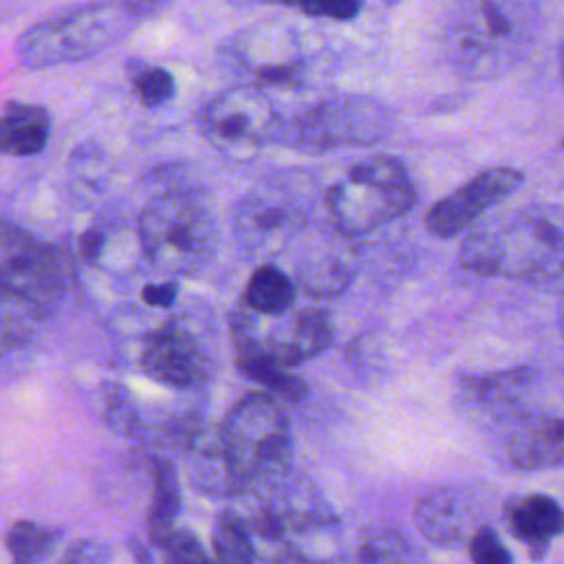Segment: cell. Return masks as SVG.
<instances>
[{"mask_svg": "<svg viewBox=\"0 0 564 564\" xmlns=\"http://www.w3.org/2000/svg\"><path fill=\"white\" fill-rule=\"evenodd\" d=\"M227 68L240 84L269 95L302 93L330 75V55L315 31L284 22L267 20L242 29L225 48Z\"/></svg>", "mask_w": 564, "mask_h": 564, "instance_id": "6da1fadb", "label": "cell"}, {"mask_svg": "<svg viewBox=\"0 0 564 564\" xmlns=\"http://www.w3.org/2000/svg\"><path fill=\"white\" fill-rule=\"evenodd\" d=\"M533 0H458L447 24V51L456 68L491 77L527 53L535 33Z\"/></svg>", "mask_w": 564, "mask_h": 564, "instance_id": "7a4b0ae2", "label": "cell"}, {"mask_svg": "<svg viewBox=\"0 0 564 564\" xmlns=\"http://www.w3.org/2000/svg\"><path fill=\"white\" fill-rule=\"evenodd\" d=\"M416 203V189L394 156H372L350 165L324 194L326 212L344 236L368 234Z\"/></svg>", "mask_w": 564, "mask_h": 564, "instance_id": "3957f363", "label": "cell"}, {"mask_svg": "<svg viewBox=\"0 0 564 564\" xmlns=\"http://www.w3.org/2000/svg\"><path fill=\"white\" fill-rule=\"evenodd\" d=\"M225 458L240 482L282 478L293 458V438L280 403L267 392L245 394L218 430Z\"/></svg>", "mask_w": 564, "mask_h": 564, "instance_id": "277c9868", "label": "cell"}, {"mask_svg": "<svg viewBox=\"0 0 564 564\" xmlns=\"http://www.w3.org/2000/svg\"><path fill=\"white\" fill-rule=\"evenodd\" d=\"M218 229L212 212L189 194L156 196L139 216L145 258L170 273H194L214 253Z\"/></svg>", "mask_w": 564, "mask_h": 564, "instance_id": "5b68a950", "label": "cell"}, {"mask_svg": "<svg viewBox=\"0 0 564 564\" xmlns=\"http://www.w3.org/2000/svg\"><path fill=\"white\" fill-rule=\"evenodd\" d=\"M128 11L115 2H95L48 18L18 40V55L31 68L68 64L115 44L128 29Z\"/></svg>", "mask_w": 564, "mask_h": 564, "instance_id": "8992f818", "label": "cell"}, {"mask_svg": "<svg viewBox=\"0 0 564 564\" xmlns=\"http://www.w3.org/2000/svg\"><path fill=\"white\" fill-rule=\"evenodd\" d=\"M66 258L15 225L0 220V302L22 306L44 319L66 282Z\"/></svg>", "mask_w": 564, "mask_h": 564, "instance_id": "52a82bcc", "label": "cell"}, {"mask_svg": "<svg viewBox=\"0 0 564 564\" xmlns=\"http://www.w3.org/2000/svg\"><path fill=\"white\" fill-rule=\"evenodd\" d=\"M390 110L370 97H330L304 110L286 130V143L306 154L377 143L390 130Z\"/></svg>", "mask_w": 564, "mask_h": 564, "instance_id": "ba28073f", "label": "cell"}, {"mask_svg": "<svg viewBox=\"0 0 564 564\" xmlns=\"http://www.w3.org/2000/svg\"><path fill=\"white\" fill-rule=\"evenodd\" d=\"M200 128L225 156L249 159L280 134L282 119L267 93L238 84L209 99L200 115Z\"/></svg>", "mask_w": 564, "mask_h": 564, "instance_id": "9c48e42d", "label": "cell"}, {"mask_svg": "<svg viewBox=\"0 0 564 564\" xmlns=\"http://www.w3.org/2000/svg\"><path fill=\"white\" fill-rule=\"evenodd\" d=\"M308 218L302 178L280 174L253 187L236 207L234 231L251 253H275L300 234Z\"/></svg>", "mask_w": 564, "mask_h": 564, "instance_id": "30bf717a", "label": "cell"}, {"mask_svg": "<svg viewBox=\"0 0 564 564\" xmlns=\"http://www.w3.org/2000/svg\"><path fill=\"white\" fill-rule=\"evenodd\" d=\"M500 273L551 278L560 273L562 223L555 209H524L505 231H494Z\"/></svg>", "mask_w": 564, "mask_h": 564, "instance_id": "8fae6325", "label": "cell"}, {"mask_svg": "<svg viewBox=\"0 0 564 564\" xmlns=\"http://www.w3.org/2000/svg\"><path fill=\"white\" fill-rule=\"evenodd\" d=\"M522 172L513 167H491L467 181L463 187L441 198L425 216L427 229L436 238L463 234L489 207L511 196L522 185Z\"/></svg>", "mask_w": 564, "mask_h": 564, "instance_id": "7c38bea8", "label": "cell"}, {"mask_svg": "<svg viewBox=\"0 0 564 564\" xmlns=\"http://www.w3.org/2000/svg\"><path fill=\"white\" fill-rule=\"evenodd\" d=\"M141 368L170 388H194L207 377V359L187 328L170 322L145 339Z\"/></svg>", "mask_w": 564, "mask_h": 564, "instance_id": "4fadbf2b", "label": "cell"}, {"mask_svg": "<svg viewBox=\"0 0 564 564\" xmlns=\"http://www.w3.org/2000/svg\"><path fill=\"white\" fill-rule=\"evenodd\" d=\"M414 522L427 542L443 549L467 544L476 529L469 505L452 487L434 489L421 498L414 509Z\"/></svg>", "mask_w": 564, "mask_h": 564, "instance_id": "5bb4252c", "label": "cell"}, {"mask_svg": "<svg viewBox=\"0 0 564 564\" xmlns=\"http://www.w3.org/2000/svg\"><path fill=\"white\" fill-rule=\"evenodd\" d=\"M520 469L560 467L564 458V425L560 416H524L507 445Z\"/></svg>", "mask_w": 564, "mask_h": 564, "instance_id": "9a60e30c", "label": "cell"}, {"mask_svg": "<svg viewBox=\"0 0 564 564\" xmlns=\"http://www.w3.org/2000/svg\"><path fill=\"white\" fill-rule=\"evenodd\" d=\"M236 366L247 379L289 401H300L308 394V386L300 377L291 375L284 366H280L269 355L264 344H260L242 326H236Z\"/></svg>", "mask_w": 564, "mask_h": 564, "instance_id": "2e32d148", "label": "cell"}, {"mask_svg": "<svg viewBox=\"0 0 564 564\" xmlns=\"http://www.w3.org/2000/svg\"><path fill=\"white\" fill-rule=\"evenodd\" d=\"M531 383L533 372L529 368H516L487 377H471L465 381L463 394L478 412L494 419H509L522 410Z\"/></svg>", "mask_w": 564, "mask_h": 564, "instance_id": "e0dca14e", "label": "cell"}, {"mask_svg": "<svg viewBox=\"0 0 564 564\" xmlns=\"http://www.w3.org/2000/svg\"><path fill=\"white\" fill-rule=\"evenodd\" d=\"M505 520L509 531L540 553L562 533L564 516L560 505L549 496H524L507 505Z\"/></svg>", "mask_w": 564, "mask_h": 564, "instance_id": "ac0fdd59", "label": "cell"}, {"mask_svg": "<svg viewBox=\"0 0 564 564\" xmlns=\"http://www.w3.org/2000/svg\"><path fill=\"white\" fill-rule=\"evenodd\" d=\"M51 119L42 106L9 101L0 117V154L33 156L46 148Z\"/></svg>", "mask_w": 564, "mask_h": 564, "instance_id": "d6986e66", "label": "cell"}, {"mask_svg": "<svg viewBox=\"0 0 564 564\" xmlns=\"http://www.w3.org/2000/svg\"><path fill=\"white\" fill-rule=\"evenodd\" d=\"M333 341V324L326 311L304 308L295 315L289 339L264 344L269 355L284 368L324 352Z\"/></svg>", "mask_w": 564, "mask_h": 564, "instance_id": "ffe728a7", "label": "cell"}, {"mask_svg": "<svg viewBox=\"0 0 564 564\" xmlns=\"http://www.w3.org/2000/svg\"><path fill=\"white\" fill-rule=\"evenodd\" d=\"M189 445V480L209 496H227L242 485L231 471L218 432H198L187 436Z\"/></svg>", "mask_w": 564, "mask_h": 564, "instance_id": "44dd1931", "label": "cell"}, {"mask_svg": "<svg viewBox=\"0 0 564 564\" xmlns=\"http://www.w3.org/2000/svg\"><path fill=\"white\" fill-rule=\"evenodd\" d=\"M181 511V491L176 467L167 458L152 460V507L148 516L152 546L174 529V518Z\"/></svg>", "mask_w": 564, "mask_h": 564, "instance_id": "7402d4cb", "label": "cell"}, {"mask_svg": "<svg viewBox=\"0 0 564 564\" xmlns=\"http://www.w3.org/2000/svg\"><path fill=\"white\" fill-rule=\"evenodd\" d=\"M352 256L350 253H319V258H308L302 267L297 264V282L306 293L330 297L341 293L352 280Z\"/></svg>", "mask_w": 564, "mask_h": 564, "instance_id": "603a6c76", "label": "cell"}, {"mask_svg": "<svg viewBox=\"0 0 564 564\" xmlns=\"http://www.w3.org/2000/svg\"><path fill=\"white\" fill-rule=\"evenodd\" d=\"M293 300H295V289L291 280L273 264L258 267L245 289L247 306L264 315L284 313L286 308H291Z\"/></svg>", "mask_w": 564, "mask_h": 564, "instance_id": "cb8c5ba5", "label": "cell"}, {"mask_svg": "<svg viewBox=\"0 0 564 564\" xmlns=\"http://www.w3.org/2000/svg\"><path fill=\"white\" fill-rule=\"evenodd\" d=\"M352 564H421V557L399 531L379 529L364 535Z\"/></svg>", "mask_w": 564, "mask_h": 564, "instance_id": "d4e9b609", "label": "cell"}, {"mask_svg": "<svg viewBox=\"0 0 564 564\" xmlns=\"http://www.w3.org/2000/svg\"><path fill=\"white\" fill-rule=\"evenodd\" d=\"M212 540L218 564H253L256 551L238 513H220Z\"/></svg>", "mask_w": 564, "mask_h": 564, "instance_id": "484cf974", "label": "cell"}, {"mask_svg": "<svg viewBox=\"0 0 564 564\" xmlns=\"http://www.w3.org/2000/svg\"><path fill=\"white\" fill-rule=\"evenodd\" d=\"M57 531L40 527L31 520H18L7 533V549L15 564H37L55 546Z\"/></svg>", "mask_w": 564, "mask_h": 564, "instance_id": "4316f807", "label": "cell"}, {"mask_svg": "<svg viewBox=\"0 0 564 564\" xmlns=\"http://www.w3.org/2000/svg\"><path fill=\"white\" fill-rule=\"evenodd\" d=\"M460 264L467 271L478 275H498L500 273V253L494 229H482L469 234L460 249Z\"/></svg>", "mask_w": 564, "mask_h": 564, "instance_id": "83f0119b", "label": "cell"}, {"mask_svg": "<svg viewBox=\"0 0 564 564\" xmlns=\"http://www.w3.org/2000/svg\"><path fill=\"white\" fill-rule=\"evenodd\" d=\"M132 88L139 97V101L148 108H159L167 104L174 93V77L161 68V66H141L132 73Z\"/></svg>", "mask_w": 564, "mask_h": 564, "instance_id": "f1b7e54d", "label": "cell"}, {"mask_svg": "<svg viewBox=\"0 0 564 564\" xmlns=\"http://www.w3.org/2000/svg\"><path fill=\"white\" fill-rule=\"evenodd\" d=\"M154 546L163 553V564H209L205 549L189 531L170 529Z\"/></svg>", "mask_w": 564, "mask_h": 564, "instance_id": "f546056e", "label": "cell"}, {"mask_svg": "<svg viewBox=\"0 0 564 564\" xmlns=\"http://www.w3.org/2000/svg\"><path fill=\"white\" fill-rule=\"evenodd\" d=\"M469 557L474 564H513L511 553L489 524H480L467 540Z\"/></svg>", "mask_w": 564, "mask_h": 564, "instance_id": "4dcf8cb0", "label": "cell"}, {"mask_svg": "<svg viewBox=\"0 0 564 564\" xmlns=\"http://www.w3.org/2000/svg\"><path fill=\"white\" fill-rule=\"evenodd\" d=\"M35 322H40V317H35L33 313L20 306L0 302V352L24 341L31 335V328Z\"/></svg>", "mask_w": 564, "mask_h": 564, "instance_id": "1f68e13d", "label": "cell"}, {"mask_svg": "<svg viewBox=\"0 0 564 564\" xmlns=\"http://www.w3.org/2000/svg\"><path fill=\"white\" fill-rule=\"evenodd\" d=\"M297 9H302V13L313 18H330V20L346 22L359 13L361 2L359 0H297Z\"/></svg>", "mask_w": 564, "mask_h": 564, "instance_id": "d6a6232c", "label": "cell"}, {"mask_svg": "<svg viewBox=\"0 0 564 564\" xmlns=\"http://www.w3.org/2000/svg\"><path fill=\"white\" fill-rule=\"evenodd\" d=\"M110 549L97 540H79L66 549L59 564H106Z\"/></svg>", "mask_w": 564, "mask_h": 564, "instance_id": "836d02e7", "label": "cell"}, {"mask_svg": "<svg viewBox=\"0 0 564 564\" xmlns=\"http://www.w3.org/2000/svg\"><path fill=\"white\" fill-rule=\"evenodd\" d=\"M108 421L112 427L128 432L130 427H134V410L130 408L126 394H121L119 388H115V394H108Z\"/></svg>", "mask_w": 564, "mask_h": 564, "instance_id": "e575fe53", "label": "cell"}, {"mask_svg": "<svg viewBox=\"0 0 564 564\" xmlns=\"http://www.w3.org/2000/svg\"><path fill=\"white\" fill-rule=\"evenodd\" d=\"M176 282H163V284H145L141 291V297L148 306H159V308H167L174 304L176 300Z\"/></svg>", "mask_w": 564, "mask_h": 564, "instance_id": "d590c367", "label": "cell"}, {"mask_svg": "<svg viewBox=\"0 0 564 564\" xmlns=\"http://www.w3.org/2000/svg\"><path fill=\"white\" fill-rule=\"evenodd\" d=\"M106 245V234L99 227H90L79 238V253L84 260L95 262L101 256V249Z\"/></svg>", "mask_w": 564, "mask_h": 564, "instance_id": "8d00e7d4", "label": "cell"}, {"mask_svg": "<svg viewBox=\"0 0 564 564\" xmlns=\"http://www.w3.org/2000/svg\"><path fill=\"white\" fill-rule=\"evenodd\" d=\"M167 0H121L119 4L128 11L130 18H145L159 11Z\"/></svg>", "mask_w": 564, "mask_h": 564, "instance_id": "74e56055", "label": "cell"}, {"mask_svg": "<svg viewBox=\"0 0 564 564\" xmlns=\"http://www.w3.org/2000/svg\"><path fill=\"white\" fill-rule=\"evenodd\" d=\"M130 549H132V555H134V562H137V564H156V562L152 560V555L148 553V549H145L139 540H132V542H130Z\"/></svg>", "mask_w": 564, "mask_h": 564, "instance_id": "f35d334b", "label": "cell"}, {"mask_svg": "<svg viewBox=\"0 0 564 564\" xmlns=\"http://www.w3.org/2000/svg\"><path fill=\"white\" fill-rule=\"evenodd\" d=\"M258 2H280V4H293V7H297V0H258Z\"/></svg>", "mask_w": 564, "mask_h": 564, "instance_id": "ab89813d", "label": "cell"}, {"mask_svg": "<svg viewBox=\"0 0 564 564\" xmlns=\"http://www.w3.org/2000/svg\"><path fill=\"white\" fill-rule=\"evenodd\" d=\"M386 2H397V0H386Z\"/></svg>", "mask_w": 564, "mask_h": 564, "instance_id": "60d3db41", "label": "cell"}, {"mask_svg": "<svg viewBox=\"0 0 564 564\" xmlns=\"http://www.w3.org/2000/svg\"><path fill=\"white\" fill-rule=\"evenodd\" d=\"M209 564H216V562H212V560H209Z\"/></svg>", "mask_w": 564, "mask_h": 564, "instance_id": "b9f144b4", "label": "cell"}]
</instances>
